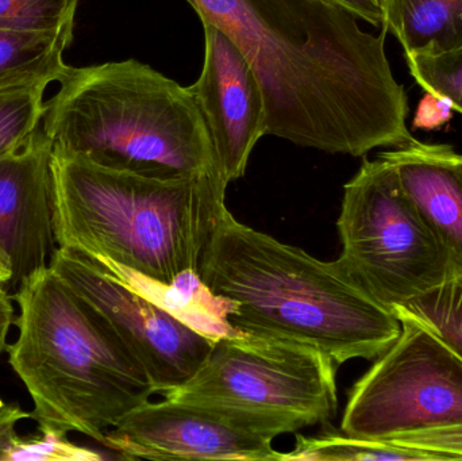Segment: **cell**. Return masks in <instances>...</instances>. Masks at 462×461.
<instances>
[{"label": "cell", "instance_id": "2", "mask_svg": "<svg viewBox=\"0 0 462 461\" xmlns=\"http://www.w3.org/2000/svg\"><path fill=\"white\" fill-rule=\"evenodd\" d=\"M234 335L312 346L337 364L376 360L402 321L365 291L338 260L320 262L257 232L224 208L198 268Z\"/></svg>", "mask_w": 462, "mask_h": 461}, {"label": "cell", "instance_id": "5", "mask_svg": "<svg viewBox=\"0 0 462 461\" xmlns=\"http://www.w3.org/2000/svg\"><path fill=\"white\" fill-rule=\"evenodd\" d=\"M57 83L42 132L59 151L143 178L219 175L189 88L148 64L130 59L68 67Z\"/></svg>", "mask_w": 462, "mask_h": 461}, {"label": "cell", "instance_id": "16", "mask_svg": "<svg viewBox=\"0 0 462 461\" xmlns=\"http://www.w3.org/2000/svg\"><path fill=\"white\" fill-rule=\"evenodd\" d=\"M453 461L457 457L445 452L417 447L401 446L387 440L353 438L341 429L323 425L317 436H296V446L290 454L280 455V461Z\"/></svg>", "mask_w": 462, "mask_h": 461}, {"label": "cell", "instance_id": "15", "mask_svg": "<svg viewBox=\"0 0 462 461\" xmlns=\"http://www.w3.org/2000/svg\"><path fill=\"white\" fill-rule=\"evenodd\" d=\"M73 26L56 32L0 29V88L59 81L68 69L62 56Z\"/></svg>", "mask_w": 462, "mask_h": 461}, {"label": "cell", "instance_id": "1", "mask_svg": "<svg viewBox=\"0 0 462 461\" xmlns=\"http://www.w3.org/2000/svg\"><path fill=\"white\" fill-rule=\"evenodd\" d=\"M186 2L252 65L265 97L266 134L353 157L415 140L385 30L364 32L353 14L325 0Z\"/></svg>", "mask_w": 462, "mask_h": 461}, {"label": "cell", "instance_id": "14", "mask_svg": "<svg viewBox=\"0 0 462 461\" xmlns=\"http://www.w3.org/2000/svg\"><path fill=\"white\" fill-rule=\"evenodd\" d=\"M385 32L404 56L439 54L462 48V0H382Z\"/></svg>", "mask_w": 462, "mask_h": 461}, {"label": "cell", "instance_id": "3", "mask_svg": "<svg viewBox=\"0 0 462 461\" xmlns=\"http://www.w3.org/2000/svg\"><path fill=\"white\" fill-rule=\"evenodd\" d=\"M226 189L219 175L143 178L54 148L57 245L173 286L184 273H198Z\"/></svg>", "mask_w": 462, "mask_h": 461}, {"label": "cell", "instance_id": "10", "mask_svg": "<svg viewBox=\"0 0 462 461\" xmlns=\"http://www.w3.org/2000/svg\"><path fill=\"white\" fill-rule=\"evenodd\" d=\"M298 430L285 420L165 398L130 411L103 446L126 460L280 461L272 443Z\"/></svg>", "mask_w": 462, "mask_h": 461}, {"label": "cell", "instance_id": "26", "mask_svg": "<svg viewBox=\"0 0 462 461\" xmlns=\"http://www.w3.org/2000/svg\"><path fill=\"white\" fill-rule=\"evenodd\" d=\"M11 281V271L10 268L5 264V260L0 256V284H5V286H8Z\"/></svg>", "mask_w": 462, "mask_h": 461}, {"label": "cell", "instance_id": "22", "mask_svg": "<svg viewBox=\"0 0 462 461\" xmlns=\"http://www.w3.org/2000/svg\"><path fill=\"white\" fill-rule=\"evenodd\" d=\"M387 441L401 446L417 447L430 451L445 452L462 460V425L447 429L426 430V432L403 433L393 436Z\"/></svg>", "mask_w": 462, "mask_h": 461}, {"label": "cell", "instance_id": "23", "mask_svg": "<svg viewBox=\"0 0 462 461\" xmlns=\"http://www.w3.org/2000/svg\"><path fill=\"white\" fill-rule=\"evenodd\" d=\"M29 419H32V413L22 410L16 403L0 400V452L18 438L15 429L19 422Z\"/></svg>", "mask_w": 462, "mask_h": 461}, {"label": "cell", "instance_id": "4", "mask_svg": "<svg viewBox=\"0 0 462 461\" xmlns=\"http://www.w3.org/2000/svg\"><path fill=\"white\" fill-rule=\"evenodd\" d=\"M18 337L8 362L23 382L40 430L106 433L156 394L153 383L107 321L51 267L14 290Z\"/></svg>", "mask_w": 462, "mask_h": 461}, {"label": "cell", "instance_id": "11", "mask_svg": "<svg viewBox=\"0 0 462 461\" xmlns=\"http://www.w3.org/2000/svg\"><path fill=\"white\" fill-rule=\"evenodd\" d=\"M205 61L187 87L213 141L219 175L226 186L245 175L258 141L266 135V106L252 65L233 40L203 22Z\"/></svg>", "mask_w": 462, "mask_h": 461}, {"label": "cell", "instance_id": "7", "mask_svg": "<svg viewBox=\"0 0 462 461\" xmlns=\"http://www.w3.org/2000/svg\"><path fill=\"white\" fill-rule=\"evenodd\" d=\"M337 363L312 346L246 335L218 337L199 370L165 398L292 422L330 425Z\"/></svg>", "mask_w": 462, "mask_h": 461}, {"label": "cell", "instance_id": "19", "mask_svg": "<svg viewBox=\"0 0 462 461\" xmlns=\"http://www.w3.org/2000/svg\"><path fill=\"white\" fill-rule=\"evenodd\" d=\"M414 80L428 94L462 114V48L439 54L404 56Z\"/></svg>", "mask_w": 462, "mask_h": 461}, {"label": "cell", "instance_id": "9", "mask_svg": "<svg viewBox=\"0 0 462 461\" xmlns=\"http://www.w3.org/2000/svg\"><path fill=\"white\" fill-rule=\"evenodd\" d=\"M49 267L110 324L160 394L189 381L218 340L91 254L59 246Z\"/></svg>", "mask_w": 462, "mask_h": 461}, {"label": "cell", "instance_id": "24", "mask_svg": "<svg viewBox=\"0 0 462 461\" xmlns=\"http://www.w3.org/2000/svg\"><path fill=\"white\" fill-rule=\"evenodd\" d=\"M337 7L344 8L357 19L368 22L372 26H382V0H325Z\"/></svg>", "mask_w": 462, "mask_h": 461}, {"label": "cell", "instance_id": "6", "mask_svg": "<svg viewBox=\"0 0 462 461\" xmlns=\"http://www.w3.org/2000/svg\"><path fill=\"white\" fill-rule=\"evenodd\" d=\"M337 227V260L391 311L456 276L447 249L383 157L364 160L345 184Z\"/></svg>", "mask_w": 462, "mask_h": 461}, {"label": "cell", "instance_id": "8", "mask_svg": "<svg viewBox=\"0 0 462 461\" xmlns=\"http://www.w3.org/2000/svg\"><path fill=\"white\" fill-rule=\"evenodd\" d=\"M396 316L401 335L350 392L341 430L353 438L387 440L462 425L461 357L420 322Z\"/></svg>", "mask_w": 462, "mask_h": 461}, {"label": "cell", "instance_id": "18", "mask_svg": "<svg viewBox=\"0 0 462 461\" xmlns=\"http://www.w3.org/2000/svg\"><path fill=\"white\" fill-rule=\"evenodd\" d=\"M48 83L0 88V156L18 151L40 130Z\"/></svg>", "mask_w": 462, "mask_h": 461}, {"label": "cell", "instance_id": "25", "mask_svg": "<svg viewBox=\"0 0 462 461\" xmlns=\"http://www.w3.org/2000/svg\"><path fill=\"white\" fill-rule=\"evenodd\" d=\"M15 321L13 295H10L5 284H0V354L7 351L8 333Z\"/></svg>", "mask_w": 462, "mask_h": 461}, {"label": "cell", "instance_id": "13", "mask_svg": "<svg viewBox=\"0 0 462 461\" xmlns=\"http://www.w3.org/2000/svg\"><path fill=\"white\" fill-rule=\"evenodd\" d=\"M404 192L447 249L462 275V154L452 145L414 140L383 152Z\"/></svg>", "mask_w": 462, "mask_h": 461}, {"label": "cell", "instance_id": "21", "mask_svg": "<svg viewBox=\"0 0 462 461\" xmlns=\"http://www.w3.org/2000/svg\"><path fill=\"white\" fill-rule=\"evenodd\" d=\"M105 457L67 440V433L40 430L32 438H16L0 452V461H97Z\"/></svg>", "mask_w": 462, "mask_h": 461}, {"label": "cell", "instance_id": "17", "mask_svg": "<svg viewBox=\"0 0 462 461\" xmlns=\"http://www.w3.org/2000/svg\"><path fill=\"white\" fill-rule=\"evenodd\" d=\"M393 313L420 322L462 359V275L418 295Z\"/></svg>", "mask_w": 462, "mask_h": 461}, {"label": "cell", "instance_id": "12", "mask_svg": "<svg viewBox=\"0 0 462 461\" xmlns=\"http://www.w3.org/2000/svg\"><path fill=\"white\" fill-rule=\"evenodd\" d=\"M54 145L42 129L18 151L0 156V256L15 290L59 248L53 216Z\"/></svg>", "mask_w": 462, "mask_h": 461}, {"label": "cell", "instance_id": "20", "mask_svg": "<svg viewBox=\"0 0 462 461\" xmlns=\"http://www.w3.org/2000/svg\"><path fill=\"white\" fill-rule=\"evenodd\" d=\"M79 0H0V29L56 32L75 24Z\"/></svg>", "mask_w": 462, "mask_h": 461}]
</instances>
